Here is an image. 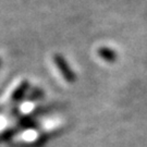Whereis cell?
I'll list each match as a JSON object with an SVG mask.
<instances>
[{
    "instance_id": "1",
    "label": "cell",
    "mask_w": 147,
    "mask_h": 147,
    "mask_svg": "<svg viewBox=\"0 0 147 147\" xmlns=\"http://www.w3.org/2000/svg\"><path fill=\"white\" fill-rule=\"evenodd\" d=\"M53 60H55V63H56L57 68L60 70V72H61V74H62V76L67 80V82L72 83V82L74 81V74L72 73V71H71L70 67L68 65V63L64 61V59H63L61 56L56 55L55 58H53Z\"/></svg>"
},
{
    "instance_id": "2",
    "label": "cell",
    "mask_w": 147,
    "mask_h": 147,
    "mask_svg": "<svg viewBox=\"0 0 147 147\" xmlns=\"http://www.w3.org/2000/svg\"><path fill=\"white\" fill-rule=\"evenodd\" d=\"M98 53L101 58L107 60V61H113L116 59V53L108 48H100L98 50Z\"/></svg>"
}]
</instances>
